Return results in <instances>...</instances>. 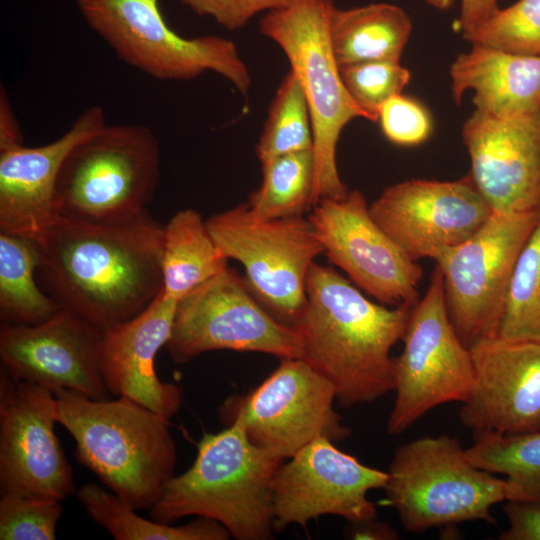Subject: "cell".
Returning a JSON list of instances; mask_svg holds the SVG:
<instances>
[{
    "instance_id": "1",
    "label": "cell",
    "mask_w": 540,
    "mask_h": 540,
    "mask_svg": "<svg viewBox=\"0 0 540 540\" xmlns=\"http://www.w3.org/2000/svg\"><path fill=\"white\" fill-rule=\"evenodd\" d=\"M164 225L147 211L117 223L57 218L37 241L50 296L100 330L128 321L162 290Z\"/></svg>"
},
{
    "instance_id": "2",
    "label": "cell",
    "mask_w": 540,
    "mask_h": 540,
    "mask_svg": "<svg viewBox=\"0 0 540 540\" xmlns=\"http://www.w3.org/2000/svg\"><path fill=\"white\" fill-rule=\"evenodd\" d=\"M411 308L372 302L332 267L311 265L296 327L301 358L332 384L340 406L371 403L393 391L390 351L402 339Z\"/></svg>"
},
{
    "instance_id": "3",
    "label": "cell",
    "mask_w": 540,
    "mask_h": 540,
    "mask_svg": "<svg viewBox=\"0 0 540 540\" xmlns=\"http://www.w3.org/2000/svg\"><path fill=\"white\" fill-rule=\"evenodd\" d=\"M57 423L74 438L75 458L135 510L150 509L174 476L177 454L169 420L134 400H92L54 393Z\"/></svg>"
},
{
    "instance_id": "4",
    "label": "cell",
    "mask_w": 540,
    "mask_h": 540,
    "mask_svg": "<svg viewBox=\"0 0 540 540\" xmlns=\"http://www.w3.org/2000/svg\"><path fill=\"white\" fill-rule=\"evenodd\" d=\"M282 459L254 445L238 421L205 434L192 466L173 476L150 510L166 524L188 516L220 523L237 540H266L274 531L272 480Z\"/></svg>"
},
{
    "instance_id": "5",
    "label": "cell",
    "mask_w": 540,
    "mask_h": 540,
    "mask_svg": "<svg viewBox=\"0 0 540 540\" xmlns=\"http://www.w3.org/2000/svg\"><path fill=\"white\" fill-rule=\"evenodd\" d=\"M160 148L140 124H107L76 142L59 168L56 219L117 223L146 211L157 189Z\"/></svg>"
},
{
    "instance_id": "6",
    "label": "cell",
    "mask_w": 540,
    "mask_h": 540,
    "mask_svg": "<svg viewBox=\"0 0 540 540\" xmlns=\"http://www.w3.org/2000/svg\"><path fill=\"white\" fill-rule=\"evenodd\" d=\"M333 0H292L267 12L260 33L275 42L287 57L306 97L312 122L314 153L313 207L322 199L348 192L336 162L344 127L355 118L368 120L348 93L329 35Z\"/></svg>"
},
{
    "instance_id": "7",
    "label": "cell",
    "mask_w": 540,
    "mask_h": 540,
    "mask_svg": "<svg viewBox=\"0 0 540 540\" xmlns=\"http://www.w3.org/2000/svg\"><path fill=\"white\" fill-rule=\"evenodd\" d=\"M383 487L405 530L420 533L469 521L494 523L505 479L473 465L457 437L424 436L395 450Z\"/></svg>"
},
{
    "instance_id": "8",
    "label": "cell",
    "mask_w": 540,
    "mask_h": 540,
    "mask_svg": "<svg viewBox=\"0 0 540 540\" xmlns=\"http://www.w3.org/2000/svg\"><path fill=\"white\" fill-rule=\"evenodd\" d=\"M75 2L88 26L130 67L170 81L212 71L248 95L251 75L235 43L217 35H179L162 16L159 0Z\"/></svg>"
},
{
    "instance_id": "9",
    "label": "cell",
    "mask_w": 540,
    "mask_h": 540,
    "mask_svg": "<svg viewBox=\"0 0 540 540\" xmlns=\"http://www.w3.org/2000/svg\"><path fill=\"white\" fill-rule=\"evenodd\" d=\"M206 224L222 254L243 266L257 300L279 322L296 329L310 267L324 252L310 220H261L243 203L211 216Z\"/></svg>"
},
{
    "instance_id": "10",
    "label": "cell",
    "mask_w": 540,
    "mask_h": 540,
    "mask_svg": "<svg viewBox=\"0 0 540 540\" xmlns=\"http://www.w3.org/2000/svg\"><path fill=\"white\" fill-rule=\"evenodd\" d=\"M401 340L403 350L394 358L390 435L402 434L438 405L464 402L473 387L471 351L449 318L437 266L424 296L410 310Z\"/></svg>"
},
{
    "instance_id": "11",
    "label": "cell",
    "mask_w": 540,
    "mask_h": 540,
    "mask_svg": "<svg viewBox=\"0 0 540 540\" xmlns=\"http://www.w3.org/2000/svg\"><path fill=\"white\" fill-rule=\"evenodd\" d=\"M539 208L496 212L436 262L449 318L468 347L498 335L517 258L536 226Z\"/></svg>"
},
{
    "instance_id": "12",
    "label": "cell",
    "mask_w": 540,
    "mask_h": 540,
    "mask_svg": "<svg viewBox=\"0 0 540 540\" xmlns=\"http://www.w3.org/2000/svg\"><path fill=\"white\" fill-rule=\"evenodd\" d=\"M336 400L332 384L305 360L282 359L256 388L227 398L219 416L227 425L238 421L254 445L283 460L317 438L339 442L351 435Z\"/></svg>"
},
{
    "instance_id": "13",
    "label": "cell",
    "mask_w": 540,
    "mask_h": 540,
    "mask_svg": "<svg viewBox=\"0 0 540 540\" xmlns=\"http://www.w3.org/2000/svg\"><path fill=\"white\" fill-rule=\"evenodd\" d=\"M166 349L175 363L215 350L301 358L298 331L274 318L234 269L224 270L178 301Z\"/></svg>"
},
{
    "instance_id": "14",
    "label": "cell",
    "mask_w": 540,
    "mask_h": 540,
    "mask_svg": "<svg viewBox=\"0 0 540 540\" xmlns=\"http://www.w3.org/2000/svg\"><path fill=\"white\" fill-rule=\"evenodd\" d=\"M329 261L378 303L413 307L423 269L380 228L360 190L320 200L308 216Z\"/></svg>"
},
{
    "instance_id": "15",
    "label": "cell",
    "mask_w": 540,
    "mask_h": 540,
    "mask_svg": "<svg viewBox=\"0 0 540 540\" xmlns=\"http://www.w3.org/2000/svg\"><path fill=\"white\" fill-rule=\"evenodd\" d=\"M55 395L0 372V493L62 502L73 470L54 431Z\"/></svg>"
},
{
    "instance_id": "16",
    "label": "cell",
    "mask_w": 540,
    "mask_h": 540,
    "mask_svg": "<svg viewBox=\"0 0 540 540\" xmlns=\"http://www.w3.org/2000/svg\"><path fill=\"white\" fill-rule=\"evenodd\" d=\"M320 437L278 467L272 480L274 531L335 515L350 523L377 518L371 490L384 487L388 473L369 467Z\"/></svg>"
},
{
    "instance_id": "17",
    "label": "cell",
    "mask_w": 540,
    "mask_h": 540,
    "mask_svg": "<svg viewBox=\"0 0 540 540\" xmlns=\"http://www.w3.org/2000/svg\"><path fill=\"white\" fill-rule=\"evenodd\" d=\"M374 221L411 259L437 261L494 212L468 174L453 181L405 180L369 205Z\"/></svg>"
},
{
    "instance_id": "18",
    "label": "cell",
    "mask_w": 540,
    "mask_h": 540,
    "mask_svg": "<svg viewBox=\"0 0 540 540\" xmlns=\"http://www.w3.org/2000/svg\"><path fill=\"white\" fill-rule=\"evenodd\" d=\"M100 338V329L65 308L36 325L2 324L1 368L53 394L66 389L92 400H108L111 394L99 362Z\"/></svg>"
},
{
    "instance_id": "19",
    "label": "cell",
    "mask_w": 540,
    "mask_h": 540,
    "mask_svg": "<svg viewBox=\"0 0 540 540\" xmlns=\"http://www.w3.org/2000/svg\"><path fill=\"white\" fill-rule=\"evenodd\" d=\"M474 382L459 410L474 437L540 430V343L498 336L470 347Z\"/></svg>"
},
{
    "instance_id": "20",
    "label": "cell",
    "mask_w": 540,
    "mask_h": 540,
    "mask_svg": "<svg viewBox=\"0 0 540 540\" xmlns=\"http://www.w3.org/2000/svg\"><path fill=\"white\" fill-rule=\"evenodd\" d=\"M473 182L496 212L540 207V111L497 117L478 110L462 127Z\"/></svg>"
},
{
    "instance_id": "21",
    "label": "cell",
    "mask_w": 540,
    "mask_h": 540,
    "mask_svg": "<svg viewBox=\"0 0 540 540\" xmlns=\"http://www.w3.org/2000/svg\"><path fill=\"white\" fill-rule=\"evenodd\" d=\"M177 304L161 290L137 316L101 330L99 344L100 369L109 393L130 398L168 420L180 409L182 392L158 378L155 359L171 336Z\"/></svg>"
},
{
    "instance_id": "22",
    "label": "cell",
    "mask_w": 540,
    "mask_h": 540,
    "mask_svg": "<svg viewBox=\"0 0 540 540\" xmlns=\"http://www.w3.org/2000/svg\"><path fill=\"white\" fill-rule=\"evenodd\" d=\"M105 123L104 110L94 105L51 143L0 150V232L41 239L56 220L54 190L63 159L76 142Z\"/></svg>"
},
{
    "instance_id": "23",
    "label": "cell",
    "mask_w": 540,
    "mask_h": 540,
    "mask_svg": "<svg viewBox=\"0 0 540 540\" xmlns=\"http://www.w3.org/2000/svg\"><path fill=\"white\" fill-rule=\"evenodd\" d=\"M449 74L457 104L472 91L475 110L493 116L517 117L540 111V56L472 44L457 55Z\"/></svg>"
},
{
    "instance_id": "24",
    "label": "cell",
    "mask_w": 540,
    "mask_h": 540,
    "mask_svg": "<svg viewBox=\"0 0 540 540\" xmlns=\"http://www.w3.org/2000/svg\"><path fill=\"white\" fill-rule=\"evenodd\" d=\"M412 22L399 6L371 3L364 6L333 8L329 35L339 67L374 61L400 62Z\"/></svg>"
},
{
    "instance_id": "25",
    "label": "cell",
    "mask_w": 540,
    "mask_h": 540,
    "mask_svg": "<svg viewBox=\"0 0 540 540\" xmlns=\"http://www.w3.org/2000/svg\"><path fill=\"white\" fill-rule=\"evenodd\" d=\"M211 236L206 221L190 208L178 211L164 225L162 249V292L179 301L206 282L227 264Z\"/></svg>"
},
{
    "instance_id": "26",
    "label": "cell",
    "mask_w": 540,
    "mask_h": 540,
    "mask_svg": "<svg viewBox=\"0 0 540 540\" xmlns=\"http://www.w3.org/2000/svg\"><path fill=\"white\" fill-rule=\"evenodd\" d=\"M89 517L116 540H227L229 532L217 521L197 517L180 526L148 520L109 489L85 483L76 492Z\"/></svg>"
},
{
    "instance_id": "27",
    "label": "cell",
    "mask_w": 540,
    "mask_h": 540,
    "mask_svg": "<svg viewBox=\"0 0 540 540\" xmlns=\"http://www.w3.org/2000/svg\"><path fill=\"white\" fill-rule=\"evenodd\" d=\"M40 253L35 241L0 232V316L2 324L36 325L61 307L35 282Z\"/></svg>"
},
{
    "instance_id": "28",
    "label": "cell",
    "mask_w": 540,
    "mask_h": 540,
    "mask_svg": "<svg viewBox=\"0 0 540 540\" xmlns=\"http://www.w3.org/2000/svg\"><path fill=\"white\" fill-rule=\"evenodd\" d=\"M466 455L476 467L505 475L506 501L540 506V430L477 435Z\"/></svg>"
},
{
    "instance_id": "29",
    "label": "cell",
    "mask_w": 540,
    "mask_h": 540,
    "mask_svg": "<svg viewBox=\"0 0 540 540\" xmlns=\"http://www.w3.org/2000/svg\"><path fill=\"white\" fill-rule=\"evenodd\" d=\"M261 185L250 194L248 208L258 219L300 217L313 208V149L261 163Z\"/></svg>"
},
{
    "instance_id": "30",
    "label": "cell",
    "mask_w": 540,
    "mask_h": 540,
    "mask_svg": "<svg viewBox=\"0 0 540 540\" xmlns=\"http://www.w3.org/2000/svg\"><path fill=\"white\" fill-rule=\"evenodd\" d=\"M313 149L309 106L296 75L290 70L283 77L268 109L256 145L260 163L291 153Z\"/></svg>"
},
{
    "instance_id": "31",
    "label": "cell",
    "mask_w": 540,
    "mask_h": 540,
    "mask_svg": "<svg viewBox=\"0 0 540 540\" xmlns=\"http://www.w3.org/2000/svg\"><path fill=\"white\" fill-rule=\"evenodd\" d=\"M497 336L540 343V207L538 222L517 258Z\"/></svg>"
},
{
    "instance_id": "32",
    "label": "cell",
    "mask_w": 540,
    "mask_h": 540,
    "mask_svg": "<svg viewBox=\"0 0 540 540\" xmlns=\"http://www.w3.org/2000/svg\"><path fill=\"white\" fill-rule=\"evenodd\" d=\"M462 36L471 44L540 56V0H518L506 8L497 7Z\"/></svg>"
},
{
    "instance_id": "33",
    "label": "cell",
    "mask_w": 540,
    "mask_h": 540,
    "mask_svg": "<svg viewBox=\"0 0 540 540\" xmlns=\"http://www.w3.org/2000/svg\"><path fill=\"white\" fill-rule=\"evenodd\" d=\"M343 83L353 101L371 122L378 121L381 106L401 94L411 74L400 62L374 61L340 67Z\"/></svg>"
},
{
    "instance_id": "34",
    "label": "cell",
    "mask_w": 540,
    "mask_h": 540,
    "mask_svg": "<svg viewBox=\"0 0 540 540\" xmlns=\"http://www.w3.org/2000/svg\"><path fill=\"white\" fill-rule=\"evenodd\" d=\"M63 513L61 502L1 495V540H54Z\"/></svg>"
},
{
    "instance_id": "35",
    "label": "cell",
    "mask_w": 540,
    "mask_h": 540,
    "mask_svg": "<svg viewBox=\"0 0 540 540\" xmlns=\"http://www.w3.org/2000/svg\"><path fill=\"white\" fill-rule=\"evenodd\" d=\"M378 121L384 136L398 146H418L426 142L433 132V120L428 108L419 100L402 93L391 97L381 106Z\"/></svg>"
},
{
    "instance_id": "36",
    "label": "cell",
    "mask_w": 540,
    "mask_h": 540,
    "mask_svg": "<svg viewBox=\"0 0 540 540\" xmlns=\"http://www.w3.org/2000/svg\"><path fill=\"white\" fill-rule=\"evenodd\" d=\"M193 13L213 19L226 30L246 26L260 13L286 6L292 0H177Z\"/></svg>"
},
{
    "instance_id": "37",
    "label": "cell",
    "mask_w": 540,
    "mask_h": 540,
    "mask_svg": "<svg viewBox=\"0 0 540 540\" xmlns=\"http://www.w3.org/2000/svg\"><path fill=\"white\" fill-rule=\"evenodd\" d=\"M504 512L508 527L500 540H540V506L517 501H506Z\"/></svg>"
},
{
    "instance_id": "38",
    "label": "cell",
    "mask_w": 540,
    "mask_h": 540,
    "mask_svg": "<svg viewBox=\"0 0 540 540\" xmlns=\"http://www.w3.org/2000/svg\"><path fill=\"white\" fill-rule=\"evenodd\" d=\"M22 144L21 130L13 112L7 92L0 91V150Z\"/></svg>"
},
{
    "instance_id": "39",
    "label": "cell",
    "mask_w": 540,
    "mask_h": 540,
    "mask_svg": "<svg viewBox=\"0 0 540 540\" xmlns=\"http://www.w3.org/2000/svg\"><path fill=\"white\" fill-rule=\"evenodd\" d=\"M497 7V0H460L457 23L462 35L479 25Z\"/></svg>"
},
{
    "instance_id": "40",
    "label": "cell",
    "mask_w": 540,
    "mask_h": 540,
    "mask_svg": "<svg viewBox=\"0 0 540 540\" xmlns=\"http://www.w3.org/2000/svg\"><path fill=\"white\" fill-rule=\"evenodd\" d=\"M348 536L353 539L393 540L397 533L386 523L372 519L360 523H351Z\"/></svg>"
},
{
    "instance_id": "41",
    "label": "cell",
    "mask_w": 540,
    "mask_h": 540,
    "mask_svg": "<svg viewBox=\"0 0 540 540\" xmlns=\"http://www.w3.org/2000/svg\"><path fill=\"white\" fill-rule=\"evenodd\" d=\"M456 0H425V2L438 9V10H446L449 9Z\"/></svg>"
}]
</instances>
